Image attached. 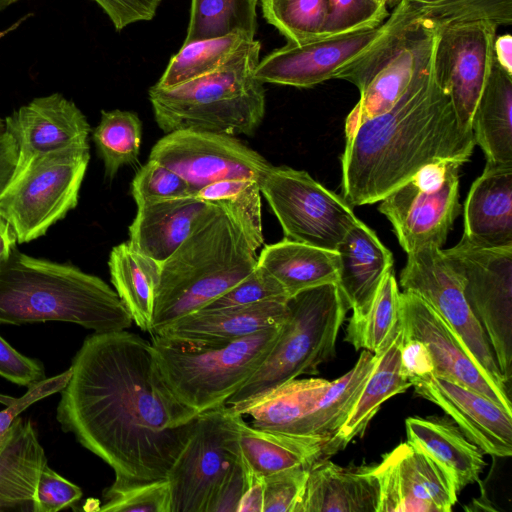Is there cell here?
I'll use <instances>...</instances> for the list:
<instances>
[{
	"mask_svg": "<svg viewBox=\"0 0 512 512\" xmlns=\"http://www.w3.org/2000/svg\"><path fill=\"white\" fill-rule=\"evenodd\" d=\"M56 419L106 462L116 480L167 479L198 415L165 384L151 342L126 330L87 337Z\"/></svg>",
	"mask_w": 512,
	"mask_h": 512,
	"instance_id": "cell-1",
	"label": "cell"
},
{
	"mask_svg": "<svg viewBox=\"0 0 512 512\" xmlns=\"http://www.w3.org/2000/svg\"><path fill=\"white\" fill-rule=\"evenodd\" d=\"M475 145L472 129L459 125L450 96L436 79L432 57L391 109L346 139L342 197L352 207L379 202L428 165L466 163Z\"/></svg>",
	"mask_w": 512,
	"mask_h": 512,
	"instance_id": "cell-2",
	"label": "cell"
},
{
	"mask_svg": "<svg viewBox=\"0 0 512 512\" xmlns=\"http://www.w3.org/2000/svg\"><path fill=\"white\" fill-rule=\"evenodd\" d=\"M47 321L75 323L96 333L126 330L133 323L117 292L101 278L15 247L0 265V324Z\"/></svg>",
	"mask_w": 512,
	"mask_h": 512,
	"instance_id": "cell-3",
	"label": "cell"
},
{
	"mask_svg": "<svg viewBox=\"0 0 512 512\" xmlns=\"http://www.w3.org/2000/svg\"><path fill=\"white\" fill-rule=\"evenodd\" d=\"M257 250L231 214L215 205L161 264L150 335L221 297L258 264Z\"/></svg>",
	"mask_w": 512,
	"mask_h": 512,
	"instance_id": "cell-4",
	"label": "cell"
},
{
	"mask_svg": "<svg viewBox=\"0 0 512 512\" xmlns=\"http://www.w3.org/2000/svg\"><path fill=\"white\" fill-rule=\"evenodd\" d=\"M261 44L253 39L217 70L171 88L150 87L155 121L166 134L195 130L252 135L265 115L263 83L254 70Z\"/></svg>",
	"mask_w": 512,
	"mask_h": 512,
	"instance_id": "cell-5",
	"label": "cell"
},
{
	"mask_svg": "<svg viewBox=\"0 0 512 512\" xmlns=\"http://www.w3.org/2000/svg\"><path fill=\"white\" fill-rule=\"evenodd\" d=\"M288 315L269 354L226 405L245 412L273 390L300 375H315L331 360L347 312L350 310L337 283L297 293L287 301Z\"/></svg>",
	"mask_w": 512,
	"mask_h": 512,
	"instance_id": "cell-6",
	"label": "cell"
},
{
	"mask_svg": "<svg viewBox=\"0 0 512 512\" xmlns=\"http://www.w3.org/2000/svg\"><path fill=\"white\" fill-rule=\"evenodd\" d=\"M283 324L225 345H194L158 335L151 336V345L167 387L200 414L226 405L263 363Z\"/></svg>",
	"mask_w": 512,
	"mask_h": 512,
	"instance_id": "cell-7",
	"label": "cell"
},
{
	"mask_svg": "<svg viewBox=\"0 0 512 512\" xmlns=\"http://www.w3.org/2000/svg\"><path fill=\"white\" fill-rule=\"evenodd\" d=\"M396 12L392 28L335 76L354 84L360 92L345 122L346 139L363 122L391 109L433 57L441 27L428 21L404 22Z\"/></svg>",
	"mask_w": 512,
	"mask_h": 512,
	"instance_id": "cell-8",
	"label": "cell"
},
{
	"mask_svg": "<svg viewBox=\"0 0 512 512\" xmlns=\"http://www.w3.org/2000/svg\"><path fill=\"white\" fill-rule=\"evenodd\" d=\"M89 149L88 143L38 156L12 177L0 195V216L18 243L45 235L77 206Z\"/></svg>",
	"mask_w": 512,
	"mask_h": 512,
	"instance_id": "cell-9",
	"label": "cell"
},
{
	"mask_svg": "<svg viewBox=\"0 0 512 512\" xmlns=\"http://www.w3.org/2000/svg\"><path fill=\"white\" fill-rule=\"evenodd\" d=\"M442 253L461 281L498 368L510 388L512 377V246L481 247L464 236Z\"/></svg>",
	"mask_w": 512,
	"mask_h": 512,
	"instance_id": "cell-10",
	"label": "cell"
},
{
	"mask_svg": "<svg viewBox=\"0 0 512 512\" xmlns=\"http://www.w3.org/2000/svg\"><path fill=\"white\" fill-rule=\"evenodd\" d=\"M258 184L289 240L336 251L349 229L360 221L342 196L306 171L271 165Z\"/></svg>",
	"mask_w": 512,
	"mask_h": 512,
	"instance_id": "cell-11",
	"label": "cell"
},
{
	"mask_svg": "<svg viewBox=\"0 0 512 512\" xmlns=\"http://www.w3.org/2000/svg\"><path fill=\"white\" fill-rule=\"evenodd\" d=\"M242 417L227 405L196 416L167 476L170 512H206L212 494L241 454Z\"/></svg>",
	"mask_w": 512,
	"mask_h": 512,
	"instance_id": "cell-12",
	"label": "cell"
},
{
	"mask_svg": "<svg viewBox=\"0 0 512 512\" xmlns=\"http://www.w3.org/2000/svg\"><path fill=\"white\" fill-rule=\"evenodd\" d=\"M462 165L458 161L428 165L379 201V212L392 224L407 254L426 245L442 248L445 244L461 210Z\"/></svg>",
	"mask_w": 512,
	"mask_h": 512,
	"instance_id": "cell-13",
	"label": "cell"
},
{
	"mask_svg": "<svg viewBox=\"0 0 512 512\" xmlns=\"http://www.w3.org/2000/svg\"><path fill=\"white\" fill-rule=\"evenodd\" d=\"M403 291L430 305L459 336L473 360L500 388L510 392L481 324L470 308L461 281L447 263L442 248L420 247L407 254L400 274Z\"/></svg>",
	"mask_w": 512,
	"mask_h": 512,
	"instance_id": "cell-14",
	"label": "cell"
},
{
	"mask_svg": "<svg viewBox=\"0 0 512 512\" xmlns=\"http://www.w3.org/2000/svg\"><path fill=\"white\" fill-rule=\"evenodd\" d=\"M149 159L181 176L193 196L219 181H258L271 166L262 155L234 136L195 130L167 133L153 146Z\"/></svg>",
	"mask_w": 512,
	"mask_h": 512,
	"instance_id": "cell-15",
	"label": "cell"
},
{
	"mask_svg": "<svg viewBox=\"0 0 512 512\" xmlns=\"http://www.w3.org/2000/svg\"><path fill=\"white\" fill-rule=\"evenodd\" d=\"M398 13L372 28L288 42L259 60L254 76L264 83L309 88L330 79L389 31Z\"/></svg>",
	"mask_w": 512,
	"mask_h": 512,
	"instance_id": "cell-16",
	"label": "cell"
},
{
	"mask_svg": "<svg viewBox=\"0 0 512 512\" xmlns=\"http://www.w3.org/2000/svg\"><path fill=\"white\" fill-rule=\"evenodd\" d=\"M498 26L472 21L440 28L434 48L438 83L450 96L459 125L472 129V117L494 64Z\"/></svg>",
	"mask_w": 512,
	"mask_h": 512,
	"instance_id": "cell-17",
	"label": "cell"
},
{
	"mask_svg": "<svg viewBox=\"0 0 512 512\" xmlns=\"http://www.w3.org/2000/svg\"><path fill=\"white\" fill-rule=\"evenodd\" d=\"M379 484L377 512H450L455 486L427 455L401 443L373 466Z\"/></svg>",
	"mask_w": 512,
	"mask_h": 512,
	"instance_id": "cell-18",
	"label": "cell"
},
{
	"mask_svg": "<svg viewBox=\"0 0 512 512\" xmlns=\"http://www.w3.org/2000/svg\"><path fill=\"white\" fill-rule=\"evenodd\" d=\"M400 314L405 336L420 339L429 347L436 376L475 390L512 414L510 392L481 370L459 336L430 305L415 293L403 291Z\"/></svg>",
	"mask_w": 512,
	"mask_h": 512,
	"instance_id": "cell-19",
	"label": "cell"
},
{
	"mask_svg": "<svg viewBox=\"0 0 512 512\" xmlns=\"http://www.w3.org/2000/svg\"><path fill=\"white\" fill-rule=\"evenodd\" d=\"M415 392L439 406L484 453L512 455V414L492 399L449 379L428 375L411 381Z\"/></svg>",
	"mask_w": 512,
	"mask_h": 512,
	"instance_id": "cell-20",
	"label": "cell"
},
{
	"mask_svg": "<svg viewBox=\"0 0 512 512\" xmlns=\"http://www.w3.org/2000/svg\"><path fill=\"white\" fill-rule=\"evenodd\" d=\"M5 125L18 149L14 175L38 156L88 144L91 132L86 116L61 93L34 98L6 117Z\"/></svg>",
	"mask_w": 512,
	"mask_h": 512,
	"instance_id": "cell-21",
	"label": "cell"
},
{
	"mask_svg": "<svg viewBox=\"0 0 512 512\" xmlns=\"http://www.w3.org/2000/svg\"><path fill=\"white\" fill-rule=\"evenodd\" d=\"M287 301L204 308L176 320L155 335L194 345H225L262 329L282 325L288 315Z\"/></svg>",
	"mask_w": 512,
	"mask_h": 512,
	"instance_id": "cell-22",
	"label": "cell"
},
{
	"mask_svg": "<svg viewBox=\"0 0 512 512\" xmlns=\"http://www.w3.org/2000/svg\"><path fill=\"white\" fill-rule=\"evenodd\" d=\"M462 236L481 247L512 246V165L486 162L465 201Z\"/></svg>",
	"mask_w": 512,
	"mask_h": 512,
	"instance_id": "cell-23",
	"label": "cell"
},
{
	"mask_svg": "<svg viewBox=\"0 0 512 512\" xmlns=\"http://www.w3.org/2000/svg\"><path fill=\"white\" fill-rule=\"evenodd\" d=\"M212 206L195 196L144 203L137 206L129 226L128 242L135 250L162 264Z\"/></svg>",
	"mask_w": 512,
	"mask_h": 512,
	"instance_id": "cell-24",
	"label": "cell"
},
{
	"mask_svg": "<svg viewBox=\"0 0 512 512\" xmlns=\"http://www.w3.org/2000/svg\"><path fill=\"white\" fill-rule=\"evenodd\" d=\"M373 466L317 462L309 469L297 512H377L379 484Z\"/></svg>",
	"mask_w": 512,
	"mask_h": 512,
	"instance_id": "cell-25",
	"label": "cell"
},
{
	"mask_svg": "<svg viewBox=\"0 0 512 512\" xmlns=\"http://www.w3.org/2000/svg\"><path fill=\"white\" fill-rule=\"evenodd\" d=\"M336 252L339 255L337 285L352 315H361L370 306L386 273L393 268V255L361 220L349 229Z\"/></svg>",
	"mask_w": 512,
	"mask_h": 512,
	"instance_id": "cell-26",
	"label": "cell"
},
{
	"mask_svg": "<svg viewBox=\"0 0 512 512\" xmlns=\"http://www.w3.org/2000/svg\"><path fill=\"white\" fill-rule=\"evenodd\" d=\"M407 442L427 455L447 475L459 494L479 480L485 467L484 452L448 417H409Z\"/></svg>",
	"mask_w": 512,
	"mask_h": 512,
	"instance_id": "cell-27",
	"label": "cell"
},
{
	"mask_svg": "<svg viewBox=\"0 0 512 512\" xmlns=\"http://www.w3.org/2000/svg\"><path fill=\"white\" fill-rule=\"evenodd\" d=\"M330 434H295L239 423V445L249 467L263 477L297 468H311L337 453Z\"/></svg>",
	"mask_w": 512,
	"mask_h": 512,
	"instance_id": "cell-28",
	"label": "cell"
},
{
	"mask_svg": "<svg viewBox=\"0 0 512 512\" xmlns=\"http://www.w3.org/2000/svg\"><path fill=\"white\" fill-rule=\"evenodd\" d=\"M47 464L33 424L18 416L0 438V512H34L37 480Z\"/></svg>",
	"mask_w": 512,
	"mask_h": 512,
	"instance_id": "cell-29",
	"label": "cell"
},
{
	"mask_svg": "<svg viewBox=\"0 0 512 512\" xmlns=\"http://www.w3.org/2000/svg\"><path fill=\"white\" fill-rule=\"evenodd\" d=\"M258 265L282 285L289 298L313 287L338 282L336 251L287 238L266 245L258 256Z\"/></svg>",
	"mask_w": 512,
	"mask_h": 512,
	"instance_id": "cell-30",
	"label": "cell"
},
{
	"mask_svg": "<svg viewBox=\"0 0 512 512\" xmlns=\"http://www.w3.org/2000/svg\"><path fill=\"white\" fill-rule=\"evenodd\" d=\"M404 341L402 323L386 346L376 354V362L360 395L345 422L334 434L337 451L343 450L354 438L362 437L381 405L394 395L404 393L411 383L401 372V347Z\"/></svg>",
	"mask_w": 512,
	"mask_h": 512,
	"instance_id": "cell-31",
	"label": "cell"
},
{
	"mask_svg": "<svg viewBox=\"0 0 512 512\" xmlns=\"http://www.w3.org/2000/svg\"><path fill=\"white\" fill-rule=\"evenodd\" d=\"M471 128L486 162L512 165V75L495 61L476 105Z\"/></svg>",
	"mask_w": 512,
	"mask_h": 512,
	"instance_id": "cell-32",
	"label": "cell"
},
{
	"mask_svg": "<svg viewBox=\"0 0 512 512\" xmlns=\"http://www.w3.org/2000/svg\"><path fill=\"white\" fill-rule=\"evenodd\" d=\"M111 282L133 322L150 333L161 264L123 242L110 252Z\"/></svg>",
	"mask_w": 512,
	"mask_h": 512,
	"instance_id": "cell-33",
	"label": "cell"
},
{
	"mask_svg": "<svg viewBox=\"0 0 512 512\" xmlns=\"http://www.w3.org/2000/svg\"><path fill=\"white\" fill-rule=\"evenodd\" d=\"M329 383L323 378H296L273 390L244 415L252 417L251 425L256 428L298 434Z\"/></svg>",
	"mask_w": 512,
	"mask_h": 512,
	"instance_id": "cell-34",
	"label": "cell"
},
{
	"mask_svg": "<svg viewBox=\"0 0 512 512\" xmlns=\"http://www.w3.org/2000/svg\"><path fill=\"white\" fill-rule=\"evenodd\" d=\"M376 355L363 350L355 365L334 381L318 400L311 413L302 421L298 434H330L339 430L350 414L369 377Z\"/></svg>",
	"mask_w": 512,
	"mask_h": 512,
	"instance_id": "cell-35",
	"label": "cell"
},
{
	"mask_svg": "<svg viewBox=\"0 0 512 512\" xmlns=\"http://www.w3.org/2000/svg\"><path fill=\"white\" fill-rule=\"evenodd\" d=\"M400 291L394 269L384 276L365 313L349 319L345 341L356 350L379 354L392 340L401 325Z\"/></svg>",
	"mask_w": 512,
	"mask_h": 512,
	"instance_id": "cell-36",
	"label": "cell"
},
{
	"mask_svg": "<svg viewBox=\"0 0 512 512\" xmlns=\"http://www.w3.org/2000/svg\"><path fill=\"white\" fill-rule=\"evenodd\" d=\"M406 21H428L438 27L462 22L512 24V0H400L394 7Z\"/></svg>",
	"mask_w": 512,
	"mask_h": 512,
	"instance_id": "cell-37",
	"label": "cell"
},
{
	"mask_svg": "<svg viewBox=\"0 0 512 512\" xmlns=\"http://www.w3.org/2000/svg\"><path fill=\"white\" fill-rule=\"evenodd\" d=\"M244 33L183 43L155 84L171 88L209 74L224 65L245 44L253 40Z\"/></svg>",
	"mask_w": 512,
	"mask_h": 512,
	"instance_id": "cell-38",
	"label": "cell"
},
{
	"mask_svg": "<svg viewBox=\"0 0 512 512\" xmlns=\"http://www.w3.org/2000/svg\"><path fill=\"white\" fill-rule=\"evenodd\" d=\"M256 0H191L184 43L244 33L254 38Z\"/></svg>",
	"mask_w": 512,
	"mask_h": 512,
	"instance_id": "cell-39",
	"label": "cell"
},
{
	"mask_svg": "<svg viewBox=\"0 0 512 512\" xmlns=\"http://www.w3.org/2000/svg\"><path fill=\"white\" fill-rule=\"evenodd\" d=\"M92 139L104 163L109 179L125 165L134 164L140 152L142 123L132 111H101V119L92 131Z\"/></svg>",
	"mask_w": 512,
	"mask_h": 512,
	"instance_id": "cell-40",
	"label": "cell"
},
{
	"mask_svg": "<svg viewBox=\"0 0 512 512\" xmlns=\"http://www.w3.org/2000/svg\"><path fill=\"white\" fill-rule=\"evenodd\" d=\"M194 196L225 208L256 250L264 244L261 192L257 180L230 179L215 182L203 187Z\"/></svg>",
	"mask_w": 512,
	"mask_h": 512,
	"instance_id": "cell-41",
	"label": "cell"
},
{
	"mask_svg": "<svg viewBox=\"0 0 512 512\" xmlns=\"http://www.w3.org/2000/svg\"><path fill=\"white\" fill-rule=\"evenodd\" d=\"M265 20L288 42H301L322 32L329 0H260Z\"/></svg>",
	"mask_w": 512,
	"mask_h": 512,
	"instance_id": "cell-42",
	"label": "cell"
},
{
	"mask_svg": "<svg viewBox=\"0 0 512 512\" xmlns=\"http://www.w3.org/2000/svg\"><path fill=\"white\" fill-rule=\"evenodd\" d=\"M103 512H170V486L167 479L132 482L114 480L104 493Z\"/></svg>",
	"mask_w": 512,
	"mask_h": 512,
	"instance_id": "cell-43",
	"label": "cell"
},
{
	"mask_svg": "<svg viewBox=\"0 0 512 512\" xmlns=\"http://www.w3.org/2000/svg\"><path fill=\"white\" fill-rule=\"evenodd\" d=\"M131 194L137 204L193 196L189 184L168 167L149 159L136 173Z\"/></svg>",
	"mask_w": 512,
	"mask_h": 512,
	"instance_id": "cell-44",
	"label": "cell"
},
{
	"mask_svg": "<svg viewBox=\"0 0 512 512\" xmlns=\"http://www.w3.org/2000/svg\"><path fill=\"white\" fill-rule=\"evenodd\" d=\"M388 8L376 0H329L320 35H333L381 25Z\"/></svg>",
	"mask_w": 512,
	"mask_h": 512,
	"instance_id": "cell-45",
	"label": "cell"
},
{
	"mask_svg": "<svg viewBox=\"0 0 512 512\" xmlns=\"http://www.w3.org/2000/svg\"><path fill=\"white\" fill-rule=\"evenodd\" d=\"M289 299L282 285L264 268H256L206 309L255 304L263 301ZM204 309V308H203Z\"/></svg>",
	"mask_w": 512,
	"mask_h": 512,
	"instance_id": "cell-46",
	"label": "cell"
},
{
	"mask_svg": "<svg viewBox=\"0 0 512 512\" xmlns=\"http://www.w3.org/2000/svg\"><path fill=\"white\" fill-rule=\"evenodd\" d=\"M309 469L297 467L265 476L263 512H297Z\"/></svg>",
	"mask_w": 512,
	"mask_h": 512,
	"instance_id": "cell-47",
	"label": "cell"
},
{
	"mask_svg": "<svg viewBox=\"0 0 512 512\" xmlns=\"http://www.w3.org/2000/svg\"><path fill=\"white\" fill-rule=\"evenodd\" d=\"M82 496L79 486L60 476L48 464L40 472L34 493V512H57Z\"/></svg>",
	"mask_w": 512,
	"mask_h": 512,
	"instance_id": "cell-48",
	"label": "cell"
},
{
	"mask_svg": "<svg viewBox=\"0 0 512 512\" xmlns=\"http://www.w3.org/2000/svg\"><path fill=\"white\" fill-rule=\"evenodd\" d=\"M249 475L250 467L241 452L212 494L206 512H237Z\"/></svg>",
	"mask_w": 512,
	"mask_h": 512,
	"instance_id": "cell-49",
	"label": "cell"
},
{
	"mask_svg": "<svg viewBox=\"0 0 512 512\" xmlns=\"http://www.w3.org/2000/svg\"><path fill=\"white\" fill-rule=\"evenodd\" d=\"M71 373L72 371L69 368L59 375L49 378L45 377L30 385L28 391L23 396L11 400L7 407L0 411V438L26 408L47 396L60 392L68 383Z\"/></svg>",
	"mask_w": 512,
	"mask_h": 512,
	"instance_id": "cell-50",
	"label": "cell"
},
{
	"mask_svg": "<svg viewBox=\"0 0 512 512\" xmlns=\"http://www.w3.org/2000/svg\"><path fill=\"white\" fill-rule=\"evenodd\" d=\"M0 376L19 386L30 385L44 379L43 364L27 357L0 336Z\"/></svg>",
	"mask_w": 512,
	"mask_h": 512,
	"instance_id": "cell-51",
	"label": "cell"
},
{
	"mask_svg": "<svg viewBox=\"0 0 512 512\" xmlns=\"http://www.w3.org/2000/svg\"><path fill=\"white\" fill-rule=\"evenodd\" d=\"M105 12L117 31L149 21L156 15L161 0H93Z\"/></svg>",
	"mask_w": 512,
	"mask_h": 512,
	"instance_id": "cell-52",
	"label": "cell"
},
{
	"mask_svg": "<svg viewBox=\"0 0 512 512\" xmlns=\"http://www.w3.org/2000/svg\"><path fill=\"white\" fill-rule=\"evenodd\" d=\"M404 331V330H403ZM401 372L411 381L434 374L435 365L429 347L417 338L406 337L400 353Z\"/></svg>",
	"mask_w": 512,
	"mask_h": 512,
	"instance_id": "cell-53",
	"label": "cell"
},
{
	"mask_svg": "<svg viewBox=\"0 0 512 512\" xmlns=\"http://www.w3.org/2000/svg\"><path fill=\"white\" fill-rule=\"evenodd\" d=\"M17 161V145L13 137L5 130L0 133V195L13 177Z\"/></svg>",
	"mask_w": 512,
	"mask_h": 512,
	"instance_id": "cell-54",
	"label": "cell"
},
{
	"mask_svg": "<svg viewBox=\"0 0 512 512\" xmlns=\"http://www.w3.org/2000/svg\"><path fill=\"white\" fill-rule=\"evenodd\" d=\"M264 489V477L250 468L248 485L241 497L237 512H263Z\"/></svg>",
	"mask_w": 512,
	"mask_h": 512,
	"instance_id": "cell-55",
	"label": "cell"
},
{
	"mask_svg": "<svg viewBox=\"0 0 512 512\" xmlns=\"http://www.w3.org/2000/svg\"><path fill=\"white\" fill-rule=\"evenodd\" d=\"M494 61L512 75V36L509 33L495 37L493 45Z\"/></svg>",
	"mask_w": 512,
	"mask_h": 512,
	"instance_id": "cell-56",
	"label": "cell"
},
{
	"mask_svg": "<svg viewBox=\"0 0 512 512\" xmlns=\"http://www.w3.org/2000/svg\"><path fill=\"white\" fill-rule=\"evenodd\" d=\"M17 237L8 224V222L0 216V265H2L10 256L16 247Z\"/></svg>",
	"mask_w": 512,
	"mask_h": 512,
	"instance_id": "cell-57",
	"label": "cell"
},
{
	"mask_svg": "<svg viewBox=\"0 0 512 512\" xmlns=\"http://www.w3.org/2000/svg\"><path fill=\"white\" fill-rule=\"evenodd\" d=\"M19 0H0V12L4 11Z\"/></svg>",
	"mask_w": 512,
	"mask_h": 512,
	"instance_id": "cell-58",
	"label": "cell"
},
{
	"mask_svg": "<svg viewBox=\"0 0 512 512\" xmlns=\"http://www.w3.org/2000/svg\"><path fill=\"white\" fill-rule=\"evenodd\" d=\"M377 2L385 5L386 7L388 6H392V7H395L400 0H376Z\"/></svg>",
	"mask_w": 512,
	"mask_h": 512,
	"instance_id": "cell-59",
	"label": "cell"
},
{
	"mask_svg": "<svg viewBox=\"0 0 512 512\" xmlns=\"http://www.w3.org/2000/svg\"><path fill=\"white\" fill-rule=\"evenodd\" d=\"M6 130L5 119L0 117V133Z\"/></svg>",
	"mask_w": 512,
	"mask_h": 512,
	"instance_id": "cell-60",
	"label": "cell"
},
{
	"mask_svg": "<svg viewBox=\"0 0 512 512\" xmlns=\"http://www.w3.org/2000/svg\"><path fill=\"white\" fill-rule=\"evenodd\" d=\"M257 2L260 1V0H256Z\"/></svg>",
	"mask_w": 512,
	"mask_h": 512,
	"instance_id": "cell-61",
	"label": "cell"
}]
</instances>
